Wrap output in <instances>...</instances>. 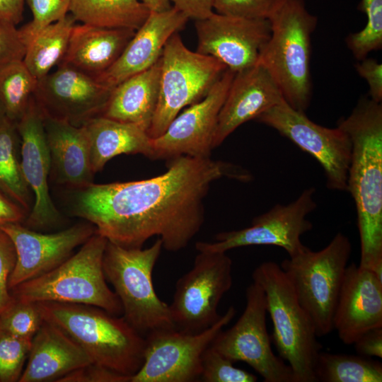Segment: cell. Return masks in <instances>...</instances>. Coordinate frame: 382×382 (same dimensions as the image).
<instances>
[{
  "label": "cell",
  "instance_id": "obj_1",
  "mask_svg": "<svg viewBox=\"0 0 382 382\" xmlns=\"http://www.w3.org/2000/svg\"><path fill=\"white\" fill-rule=\"evenodd\" d=\"M225 177L248 181L251 176L211 157L181 156L169 159L166 171L151 178L71 188L69 209L120 246L141 248L158 236L164 249L178 252L200 231L204 199L212 184Z\"/></svg>",
  "mask_w": 382,
  "mask_h": 382
},
{
  "label": "cell",
  "instance_id": "obj_2",
  "mask_svg": "<svg viewBox=\"0 0 382 382\" xmlns=\"http://www.w3.org/2000/svg\"><path fill=\"white\" fill-rule=\"evenodd\" d=\"M337 127L352 142L347 191L354 199L360 237L359 267L382 262V105L363 97Z\"/></svg>",
  "mask_w": 382,
  "mask_h": 382
},
{
  "label": "cell",
  "instance_id": "obj_3",
  "mask_svg": "<svg viewBox=\"0 0 382 382\" xmlns=\"http://www.w3.org/2000/svg\"><path fill=\"white\" fill-rule=\"evenodd\" d=\"M44 320L70 336L93 363L131 377L141 368L145 337L121 316L90 305L36 302Z\"/></svg>",
  "mask_w": 382,
  "mask_h": 382
},
{
  "label": "cell",
  "instance_id": "obj_4",
  "mask_svg": "<svg viewBox=\"0 0 382 382\" xmlns=\"http://www.w3.org/2000/svg\"><path fill=\"white\" fill-rule=\"evenodd\" d=\"M268 20L271 33L257 62L271 74L286 102L305 112L312 95L311 35L318 19L303 0H285Z\"/></svg>",
  "mask_w": 382,
  "mask_h": 382
},
{
  "label": "cell",
  "instance_id": "obj_5",
  "mask_svg": "<svg viewBox=\"0 0 382 382\" xmlns=\"http://www.w3.org/2000/svg\"><path fill=\"white\" fill-rule=\"evenodd\" d=\"M252 279L264 291L273 325L270 338L279 357L290 366L294 382H316L315 366L323 346L289 279L272 261L260 264Z\"/></svg>",
  "mask_w": 382,
  "mask_h": 382
},
{
  "label": "cell",
  "instance_id": "obj_6",
  "mask_svg": "<svg viewBox=\"0 0 382 382\" xmlns=\"http://www.w3.org/2000/svg\"><path fill=\"white\" fill-rule=\"evenodd\" d=\"M108 240L96 232L75 253L50 272L11 290L18 299L94 306L121 316L122 308L107 284L103 261Z\"/></svg>",
  "mask_w": 382,
  "mask_h": 382
},
{
  "label": "cell",
  "instance_id": "obj_7",
  "mask_svg": "<svg viewBox=\"0 0 382 382\" xmlns=\"http://www.w3.org/2000/svg\"><path fill=\"white\" fill-rule=\"evenodd\" d=\"M163 243L161 238L147 248H128L107 242L103 267L122 308V317L146 337L161 330L175 329L169 305L156 294L152 280Z\"/></svg>",
  "mask_w": 382,
  "mask_h": 382
},
{
  "label": "cell",
  "instance_id": "obj_8",
  "mask_svg": "<svg viewBox=\"0 0 382 382\" xmlns=\"http://www.w3.org/2000/svg\"><path fill=\"white\" fill-rule=\"evenodd\" d=\"M352 253L349 238L338 232L323 249L306 247L279 265L312 321L318 337L333 330V316Z\"/></svg>",
  "mask_w": 382,
  "mask_h": 382
},
{
  "label": "cell",
  "instance_id": "obj_9",
  "mask_svg": "<svg viewBox=\"0 0 382 382\" xmlns=\"http://www.w3.org/2000/svg\"><path fill=\"white\" fill-rule=\"evenodd\" d=\"M160 61L158 103L148 129L151 139L161 135L183 108L203 98L228 69L213 57L190 50L178 33L166 42Z\"/></svg>",
  "mask_w": 382,
  "mask_h": 382
},
{
  "label": "cell",
  "instance_id": "obj_10",
  "mask_svg": "<svg viewBox=\"0 0 382 382\" xmlns=\"http://www.w3.org/2000/svg\"><path fill=\"white\" fill-rule=\"evenodd\" d=\"M233 284L232 260L224 252L199 251L192 268L178 279L170 313L175 329L197 333L220 318L219 304Z\"/></svg>",
  "mask_w": 382,
  "mask_h": 382
},
{
  "label": "cell",
  "instance_id": "obj_11",
  "mask_svg": "<svg viewBox=\"0 0 382 382\" xmlns=\"http://www.w3.org/2000/svg\"><path fill=\"white\" fill-rule=\"evenodd\" d=\"M235 315L231 306L215 323L197 333L177 329L149 333L145 337L143 364L130 382L199 381L204 352Z\"/></svg>",
  "mask_w": 382,
  "mask_h": 382
},
{
  "label": "cell",
  "instance_id": "obj_12",
  "mask_svg": "<svg viewBox=\"0 0 382 382\" xmlns=\"http://www.w3.org/2000/svg\"><path fill=\"white\" fill-rule=\"evenodd\" d=\"M245 297V308L238 320L230 328L222 329L211 346L233 363L248 364L265 382H294L290 366L272 351L262 289L253 282L246 289Z\"/></svg>",
  "mask_w": 382,
  "mask_h": 382
},
{
  "label": "cell",
  "instance_id": "obj_13",
  "mask_svg": "<svg viewBox=\"0 0 382 382\" xmlns=\"http://www.w3.org/2000/svg\"><path fill=\"white\" fill-rule=\"evenodd\" d=\"M255 120L273 128L312 156L323 168L329 189L347 191L352 142L343 129L315 123L305 112L295 110L285 100Z\"/></svg>",
  "mask_w": 382,
  "mask_h": 382
},
{
  "label": "cell",
  "instance_id": "obj_14",
  "mask_svg": "<svg viewBox=\"0 0 382 382\" xmlns=\"http://www.w3.org/2000/svg\"><path fill=\"white\" fill-rule=\"evenodd\" d=\"M315 192L313 187L306 189L291 203L276 204L255 217L250 226L220 232L215 236V241L197 242L195 248L198 252L226 253L244 246L274 245L285 250L289 257H294L306 248L301 237L313 228L307 216L317 207L313 197Z\"/></svg>",
  "mask_w": 382,
  "mask_h": 382
},
{
  "label": "cell",
  "instance_id": "obj_15",
  "mask_svg": "<svg viewBox=\"0 0 382 382\" xmlns=\"http://www.w3.org/2000/svg\"><path fill=\"white\" fill-rule=\"evenodd\" d=\"M234 75L226 69L203 98L180 112L161 135L152 139L151 159L210 157L219 114Z\"/></svg>",
  "mask_w": 382,
  "mask_h": 382
},
{
  "label": "cell",
  "instance_id": "obj_16",
  "mask_svg": "<svg viewBox=\"0 0 382 382\" xmlns=\"http://www.w3.org/2000/svg\"><path fill=\"white\" fill-rule=\"evenodd\" d=\"M112 89L66 65L37 80L33 94L44 115L81 127L101 115Z\"/></svg>",
  "mask_w": 382,
  "mask_h": 382
},
{
  "label": "cell",
  "instance_id": "obj_17",
  "mask_svg": "<svg viewBox=\"0 0 382 382\" xmlns=\"http://www.w3.org/2000/svg\"><path fill=\"white\" fill-rule=\"evenodd\" d=\"M196 52L213 57L236 73L257 63L270 38L268 19L248 18L213 13L195 21Z\"/></svg>",
  "mask_w": 382,
  "mask_h": 382
},
{
  "label": "cell",
  "instance_id": "obj_18",
  "mask_svg": "<svg viewBox=\"0 0 382 382\" xmlns=\"http://www.w3.org/2000/svg\"><path fill=\"white\" fill-rule=\"evenodd\" d=\"M0 228L10 237L16 253L10 290L57 267L96 232L88 221L51 233L36 231L21 223L6 224Z\"/></svg>",
  "mask_w": 382,
  "mask_h": 382
},
{
  "label": "cell",
  "instance_id": "obj_19",
  "mask_svg": "<svg viewBox=\"0 0 382 382\" xmlns=\"http://www.w3.org/2000/svg\"><path fill=\"white\" fill-rule=\"evenodd\" d=\"M16 124L21 138V170L33 195V204L25 219V226L33 230L53 227L61 221V215L49 192L50 156L43 115L34 97Z\"/></svg>",
  "mask_w": 382,
  "mask_h": 382
},
{
  "label": "cell",
  "instance_id": "obj_20",
  "mask_svg": "<svg viewBox=\"0 0 382 382\" xmlns=\"http://www.w3.org/2000/svg\"><path fill=\"white\" fill-rule=\"evenodd\" d=\"M283 100L279 86L260 63L235 73L219 114L213 149L241 125L255 120Z\"/></svg>",
  "mask_w": 382,
  "mask_h": 382
},
{
  "label": "cell",
  "instance_id": "obj_21",
  "mask_svg": "<svg viewBox=\"0 0 382 382\" xmlns=\"http://www.w3.org/2000/svg\"><path fill=\"white\" fill-rule=\"evenodd\" d=\"M382 327V282L369 270L347 265L333 316L340 340L352 345L368 330Z\"/></svg>",
  "mask_w": 382,
  "mask_h": 382
},
{
  "label": "cell",
  "instance_id": "obj_22",
  "mask_svg": "<svg viewBox=\"0 0 382 382\" xmlns=\"http://www.w3.org/2000/svg\"><path fill=\"white\" fill-rule=\"evenodd\" d=\"M188 20L174 6L163 11L150 12L117 61L95 79L112 89L125 79L148 69L161 58L170 37L181 30Z\"/></svg>",
  "mask_w": 382,
  "mask_h": 382
},
{
  "label": "cell",
  "instance_id": "obj_23",
  "mask_svg": "<svg viewBox=\"0 0 382 382\" xmlns=\"http://www.w3.org/2000/svg\"><path fill=\"white\" fill-rule=\"evenodd\" d=\"M91 363L88 355L70 336L44 320L31 340L27 363L18 382H58Z\"/></svg>",
  "mask_w": 382,
  "mask_h": 382
},
{
  "label": "cell",
  "instance_id": "obj_24",
  "mask_svg": "<svg viewBox=\"0 0 382 382\" xmlns=\"http://www.w3.org/2000/svg\"><path fill=\"white\" fill-rule=\"evenodd\" d=\"M43 122L55 181L70 189L93 183L95 173L84 127L44 115Z\"/></svg>",
  "mask_w": 382,
  "mask_h": 382
},
{
  "label": "cell",
  "instance_id": "obj_25",
  "mask_svg": "<svg viewBox=\"0 0 382 382\" xmlns=\"http://www.w3.org/2000/svg\"><path fill=\"white\" fill-rule=\"evenodd\" d=\"M135 31L75 24L59 65L71 66L96 78L117 61Z\"/></svg>",
  "mask_w": 382,
  "mask_h": 382
},
{
  "label": "cell",
  "instance_id": "obj_26",
  "mask_svg": "<svg viewBox=\"0 0 382 382\" xmlns=\"http://www.w3.org/2000/svg\"><path fill=\"white\" fill-rule=\"evenodd\" d=\"M83 127L88 141L94 173L120 154H142L152 158V139L147 129L139 125L99 115L88 120Z\"/></svg>",
  "mask_w": 382,
  "mask_h": 382
},
{
  "label": "cell",
  "instance_id": "obj_27",
  "mask_svg": "<svg viewBox=\"0 0 382 382\" xmlns=\"http://www.w3.org/2000/svg\"><path fill=\"white\" fill-rule=\"evenodd\" d=\"M161 61L112 89L102 116L120 122L150 127L156 108Z\"/></svg>",
  "mask_w": 382,
  "mask_h": 382
},
{
  "label": "cell",
  "instance_id": "obj_28",
  "mask_svg": "<svg viewBox=\"0 0 382 382\" xmlns=\"http://www.w3.org/2000/svg\"><path fill=\"white\" fill-rule=\"evenodd\" d=\"M69 12L83 24L134 30L150 13L141 0H71Z\"/></svg>",
  "mask_w": 382,
  "mask_h": 382
},
{
  "label": "cell",
  "instance_id": "obj_29",
  "mask_svg": "<svg viewBox=\"0 0 382 382\" xmlns=\"http://www.w3.org/2000/svg\"><path fill=\"white\" fill-rule=\"evenodd\" d=\"M76 21L73 16L68 13L24 41L23 62L37 80L47 75L62 62Z\"/></svg>",
  "mask_w": 382,
  "mask_h": 382
},
{
  "label": "cell",
  "instance_id": "obj_30",
  "mask_svg": "<svg viewBox=\"0 0 382 382\" xmlns=\"http://www.w3.org/2000/svg\"><path fill=\"white\" fill-rule=\"evenodd\" d=\"M0 188L26 212L33 200L21 166V138L16 122L7 117L0 122Z\"/></svg>",
  "mask_w": 382,
  "mask_h": 382
},
{
  "label": "cell",
  "instance_id": "obj_31",
  "mask_svg": "<svg viewBox=\"0 0 382 382\" xmlns=\"http://www.w3.org/2000/svg\"><path fill=\"white\" fill-rule=\"evenodd\" d=\"M315 377L316 382H381L382 364L359 354L321 350L315 366Z\"/></svg>",
  "mask_w": 382,
  "mask_h": 382
},
{
  "label": "cell",
  "instance_id": "obj_32",
  "mask_svg": "<svg viewBox=\"0 0 382 382\" xmlns=\"http://www.w3.org/2000/svg\"><path fill=\"white\" fill-rule=\"evenodd\" d=\"M37 79L23 60L0 65V100L6 117L18 122L26 112L33 97Z\"/></svg>",
  "mask_w": 382,
  "mask_h": 382
},
{
  "label": "cell",
  "instance_id": "obj_33",
  "mask_svg": "<svg viewBox=\"0 0 382 382\" xmlns=\"http://www.w3.org/2000/svg\"><path fill=\"white\" fill-rule=\"evenodd\" d=\"M359 8L366 16V24L360 31L345 39L347 47L357 61L382 47V0H361Z\"/></svg>",
  "mask_w": 382,
  "mask_h": 382
},
{
  "label": "cell",
  "instance_id": "obj_34",
  "mask_svg": "<svg viewBox=\"0 0 382 382\" xmlns=\"http://www.w3.org/2000/svg\"><path fill=\"white\" fill-rule=\"evenodd\" d=\"M43 322L36 302L13 296L0 313L1 331L27 340L33 339Z\"/></svg>",
  "mask_w": 382,
  "mask_h": 382
},
{
  "label": "cell",
  "instance_id": "obj_35",
  "mask_svg": "<svg viewBox=\"0 0 382 382\" xmlns=\"http://www.w3.org/2000/svg\"><path fill=\"white\" fill-rule=\"evenodd\" d=\"M31 340L0 330V382H16L25 365Z\"/></svg>",
  "mask_w": 382,
  "mask_h": 382
},
{
  "label": "cell",
  "instance_id": "obj_36",
  "mask_svg": "<svg viewBox=\"0 0 382 382\" xmlns=\"http://www.w3.org/2000/svg\"><path fill=\"white\" fill-rule=\"evenodd\" d=\"M233 364L210 345L204 352L202 357L199 381L256 382L257 381L255 375L234 366Z\"/></svg>",
  "mask_w": 382,
  "mask_h": 382
},
{
  "label": "cell",
  "instance_id": "obj_37",
  "mask_svg": "<svg viewBox=\"0 0 382 382\" xmlns=\"http://www.w3.org/2000/svg\"><path fill=\"white\" fill-rule=\"evenodd\" d=\"M26 1L32 12L33 19L18 29L23 42L45 26L68 14L71 4V0Z\"/></svg>",
  "mask_w": 382,
  "mask_h": 382
},
{
  "label": "cell",
  "instance_id": "obj_38",
  "mask_svg": "<svg viewBox=\"0 0 382 382\" xmlns=\"http://www.w3.org/2000/svg\"><path fill=\"white\" fill-rule=\"evenodd\" d=\"M285 0H214L217 13L248 18L269 19Z\"/></svg>",
  "mask_w": 382,
  "mask_h": 382
},
{
  "label": "cell",
  "instance_id": "obj_39",
  "mask_svg": "<svg viewBox=\"0 0 382 382\" xmlns=\"http://www.w3.org/2000/svg\"><path fill=\"white\" fill-rule=\"evenodd\" d=\"M16 262V253L10 237L0 228V313L12 300L9 278Z\"/></svg>",
  "mask_w": 382,
  "mask_h": 382
},
{
  "label": "cell",
  "instance_id": "obj_40",
  "mask_svg": "<svg viewBox=\"0 0 382 382\" xmlns=\"http://www.w3.org/2000/svg\"><path fill=\"white\" fill-rule=\"evenodd\" d=\"M58 382H130V377L91 363L68 374Z\"/></svg>",
  "mask_w": 382,
  "mask_h": 382
},
{
  "label": "cell",
  "instance_id": "obj_41",
  "mask_svg": "<svg viewBox=\"0 0 382 382\" xmlns=\"http://www.w3.org/2000/svg\"><path fill=\"white\" fill-rule=\"evenodd\" d=\"M25 46L16 26L0 21V65L23 60Z\"/></svg>",
  "mask_w": 382,
  "mask_h": 382
},
{
  "label": "cell",
  "instance_id": "obj_42",
  "mask_svg": "<svg viewBox=\"0 0 382 382\" xmlns=\"http://www.w3.org/2000/svg\"><path fill=\"white\" fill-rule=\"evenodd\" d=\"M358 74L364 79L369 88V97L374 101L382 100V64L373 58H365L354 65Z\"/></svg>",
  "mask_w": 382,
  "mask_h": 382
},
{
  "label": "cell",
  "instance_id": "obj_43",
  "mask_svg": "<svg viewBox=\"0 0 382 382\" xmlns=\"http://www.w3.org/2000/svg\"><path fill=\"white\" fill-rule=\"evenodd\" d=\"M352 345L359 355L382 358V327L368 330Z\"/></svg>",
  "mask_w": 382,
  "mask_h": 382
},
{
  "label": "cell",
  "instance_id": "obj_44",
  "mask_svg": "<svg viewBox=\"0 0 382 382\" xmlns=\"http://www.w3.org/2000/svg\"><path fill=\"white\" fill-rule=\"evenodd\" d=\"M174 7L185 15L188 19H204L214 11V0H170Z\"/></svg>",
  "mask_w": 382,
  "mask_h": 382
},
{
  "label": "cell",
  "instance_id": "obj_45",
  "mask_svg": "<svg viewBox=\"0 0 382 382\" xmlns=\"http://www.w3.org/2000/svg\"><path fill=\"white\" fill-rule=\"evenodd\" d=\"M26 214L0 188V226L9 223H21L25 219Z\"/></svg>",
  "mask_w": 382,
  "mask_h": 382
},
{
  "label": "cell",
  "instance_id": "obj_46",
  "mask_svg": "<svg viewBox=\"0 0 382 382\" xmlns=\"http://www.w3.org/2000/svg\"><path fill=\"white\" fill-rule=\"evenodd\" d=\"M25 0H0V21L16 26L23 18Z\"/></svg>",
  "mask_w": 382,
  "mask_h": 382
},
{
  "label": "cell",
  "instance_id": "obj_47",
  "mask_svg": "<svg viewBox=\"0 0 382 382\" xmlns=\"http://www.w3.org/2000/svg\"><path fill=\"white\" fill-rule=\"evenodd\" d=\"M150 12L163 11L171 8L170 0H141Z\"/></svg>",
  "mask_w": 382,
  "mask_h": 382
},
{
  "label": "cell",
  "instance_id": "obj_48",
  "mask_svg": "<svg viewBox=\"0 0 382 382\" xmlns=\"http://www.w3.org/2000/svg\"><path fill=\"white\" fill-rule=\"evenodd\" d=\"M6 117L3 105L0 100V122H1Z\"/></svg>",
  "mask_w": 382,
  "mask_h": 382
}]
</instances>
